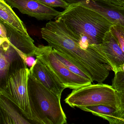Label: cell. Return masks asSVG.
<instances>
[{"label": "cell", "mask_w": 124, "mask_h": 124, "mask_svg": "<svg viewBox=\"0 0 124 124\" xmlns=\"http://www.w3.org/2000/svg\"><path fill=\"white\" fill-rule=\"evenodd\" d=\"M41 33L48 46L63 54L93 82L102 83L108 77L112 68L107 60L93 46L82 48L61 20L48 22L41 29Z\"/></svg>", "instance_id": "6da1fadb"}, {"label": "cell", "mask_w": 124, "mask_h": 124, "mask_svg": "<svg viewBox=\"0 0 124 124\" xmlns=\"http://www.w3.org/2000/svg\"><path fill=\"white\" fill-rule=\"evenodd\" d=\"M55 19L63 22L85 49L101 44L114 25L99 12L80 2L69 5Z\"/></svg>", "instance_id": "7a4b0ae2"}, {"label": "cell", "mask_w": 124, "mask_h": 124, "mask_svg": "<svg viewBox=\"0 0 124 124\" xmlns=\"http://www.w3.org/2000/svg\"><path fill=\"white\" fill-rule=\"evenodd\" d=\"M28 91L34 123H67V118L61 104V98L46 87L30 73Z\"/></svg>", "instance_id": "3957f363"}, {"label": "cell", "mask_w": 124, "mask_h": 124, "mask_svg": "<svg viewBox=\"0 0 124 124\" xmlns=\"http://www.w3.org/2000/svg\"><path fill=\"white\" fill-rule=\"evenodd\" d=\"M24 63L23 66L8 73L5 84L0 88V95L10 101L27 119L34 122L28 91L30 71Z\"/></svg>", "instance_id": "277c9868"}, {"label": "cell", "mask_w": 124, "mask_h": 124, "mask_svg": "<svg viewBox=\"0 0 124 124\" xmlns=\"http://www.w3.org/2000/svg\"><path fill=\"white\" fill-rule=\"evenodd\" d=\"M64 101L72 108L80 109L104 104L111 105L119 108L117 91L112 85L102 83L91 84L74 89Z\"/></svg>", "instance_id": "5b68a950"}, {"label": "cell", "mask_w": 124, "mask_h": 124, "mask_svg": "<svg viewBox=\"0 0 124 124\" xmlns=\"http://www.w3.org/2000/svg\"><path fill=\"white\" fill-rule=\"evenodd\" d=\"M35 56L45 64L66 88L74 90L93 82L91 80L76 74L67 69L56 56L51 46L39 45Z\"/></svg>", "instance_id": "8992f818"}, {"label": "cell", "mask_w": 124, "mask_h": 124, "mask_svg": "<svg viewBox=\"0 0 124 124\" xmlns=\"http://www.w3.org/2000/svg\"><path fill=\"white\" fill-rule=\"evenodd\" d=\"M0 37L7 38L10 45L21 56L24 62L29 56H35L37 47L30 35H26L0 21Z\"/></svg>", "instance_id": "52a82bcc"}, {"label": "cell", "mask_w": 124, "mask_h": 124, "mask_svg": "<svg viewBox=\"0 0 124 124\" xmlns=\"http://www.w3.org/2000/svg\"><path fill=\"white\" fill-rule=\"evenodd\" d=\"M12 8L39 21L51 20L61 13L53 8L46 6L37 0H5Z\"/></svg>", "instance_id": "ba28073f"}, {"label": "cell", "mask_w": 124, "mask_h": 124, "mask_svg": "<svg viewBox=\"0 0 124 124\" xmlns=\"http://www.w3.org/2000/svg\"><path fill=\"white\" fill-rule=\"evenodd\" d=\"M93 46L107 60L115 74L124 64V52L111 30L105 35L101 44Z\"/></svg>", "instance_id": "9c48e42d"}, {"label": "cell", "mask_w": 124, "mask_h": 124, "mask_svg": "<svg viewBox=\"0 0 124 124\" xmlns=\"http://www.w3.org/2000/svg\"><path fill=\"white\" fill-rule=\"evenodd\" d=\"M99 12L114 25L124 28V8L112 4L108 0H78Z\"/></svg>", "instance_id": "30bf717a"}, {"label": "cell", "mask_w": 124, "mask_h": 124, "mask_svg": "<svg viewBox=\"0 0 124 124\" xmlns=\"http://www.w3.org/2000/svg\"><path fill=\"white\" fill-rule=\"evenodd\" d=\"M36 62L30 69V73L49 90L61 98L66 88L39 59L36 58Z\"/></svg>", "instance_id": "8fae6325"}, {"label": "cell", "mask_w": 124, "mask_h": 124, "mask_svg": "<svg viewBox=\"0 0 124 124\" xmlns=\"http://www.w3.org/2000/svg\"><path fill=\"white\" fill-rule=\"evenodd\" d=\"M0 117L4 124H31L21 112H19L17 107L10 101L2 95H0Z\"/></svg>", "instance_id": "7c38bea8"}, {"label": "cell", "mask_w": 124, "mask_h": 124, "mask_svg": "<svg viewBox=\"0 0 124 124\" xmlns=\"http://www.w3.org/2000/svg\"><path fill=\"white\" fill-rule=\"evenodd\" d=\"M80 109L107 120L110 124H124L119 109L111 105H101L83 107Z\"/></svg>", "instance_id": "4fadbf2b"}, {"label": "cell", "mask_w": 124, "mask_h": 124, "mask_svg": "<svg viewBox=\"0 0 124 124\" xmlns=\"http://www.w3.org/2000/svg\"><path fill=\"white\" fill-rule=\"evenodd\" d=\"M0 21L14 29L29 35L24 23L5 0H0Z\"/></svg>", "instance_id": "5bb4252c"}, {"label": "cell", "mask_w": 124, "mask_h": 124, "mask_svg": "<svg viewBox=\"0 0 124 124\" xmlns=\"http://www.w3.org/2000/svg\"><path fill=\"white\" fill-rule=\"evenodd\" d=\"M53 50L55 55L59 60L70 71L81 77L91 80L87 75H86L80 69H79L75 64L70 61L63 54L59 53L54 49H53Z\"/></svg>", "instance_id": "9a60e30c"}, {"label": "cell", "mask_w": 124, "mask_h": 124, "mask_svg": "<svg viewBox=\"0 0 124 124\" xmlns=\"http://www.w3.org/2000/svg\"><path fill=\"white\" fill-rule=\"evenodd\" d=\"M111 31L117 40L121 49L124 52V28L118 25H113Z\"/></svg>", "instance_id": "2e32d148"}, {"label": "cell", "mask_w": 124, "mask_h": 124, "mask_svg": "<svg viewBox=\"0 0 124 124\" xmlns=\"http://www.w3.org/2000/svg\"><path fill=\"white\" fill-rule=\"evenodd\" d=\"M112 86L117 91H124V71L117 72L115 74Z\"/></svg>", "instance_id": "e0dca14e"}, {"label": "cell", "mask_w": 124, "mask_h": 124, "mask_svg": "<svg viewBox=\"0 0 124 124\" xmlns=\"http://www.w3.org/2000/svg\"><path fill=\"white\" fill-rule=\"evenodd\" d=\"M50 8H61L66 9L69 4L64 0H37Z\"/></svg>", "instance_id": "ac0fdd59"}, {"label": "cell", "mask_w": 124, "mask_h": 124, "mask_svg": "<svg viewBox=\"0 0 124 124\" xmlns=\"http://www.w3.org/2000/svg\"><path fill=\"white\" fill-rule=\"evenodd\" d=\"M0 70L1 78L3 76L4 74L6 73L7 71L9 70V61L6 57L4 53L0 50Z\"/></svg>", "instance_id": "d6986e66"}, {"label": "cell", "mask_w": 124, "mask_h": 124, "mask_svg": "<svg viewBox=\"0 0 124 124\" xmlns=\"http://www.w3.org/2000/svg\"><path fill=\"white\" fill-rule=\"evenodd\" d=\"M119 101V108L122 118L124 120V91H117Z\"/></svg>", "instance_id": "ffe728a7"}, {"label": "cell", "mask_w": 124, "mask_h": 124, "mask_svg": "<svg viewBox=\"0 0 124 124\" xmlns=\"http://www.w3.org/2000/svg\"><path fill=\"white\" fill-rule=\"evenodd\" d=\"M36 62V59H34L33 56H29L26 58V63L27 66L31 68Z\"/></svg>", "instance_id": "44dd1931"}, {"label": "cell", "mask_w": 124, "mask_h": 124, "mask_svg": "<svg viewBox=\"0 0 124 124\" xmlns=\"http://www.w3.org/2000/svg\"><path fill=\"white\" fill-rule=\"evenodd\" d=\"M112 4L124 8V0H108Z\"/></svg>", "instance_id": "7402d4cb"}, {"label": "cell", "mask_w": 124, "mask_h": 124, "mask_svg": "<svg viewBox=\"0 0 124 124\" xmlns=\"http://www.w3.org/2000/svg\"><path fill=\"white\" fill-rule=\"evenodd\" d=\"M120 71H124V64L122 65L119 68L118 70V72ZM117 73V72H116Z\"/></svg>", "instance_id": "603a6c76"}]
</instances>
